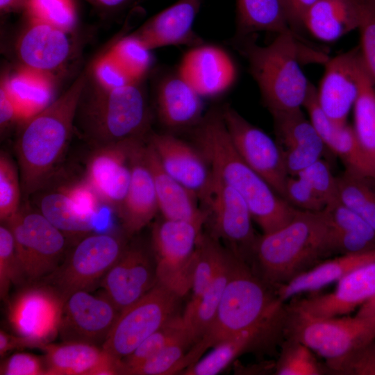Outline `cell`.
<instances>
[{
	"instance_id": "cell-37",
	"label": "cell",
	"mask_w": 375,
	"mask_h": 375,
	"mask_svg": "<svg viewBox=\"0 0 375 375\" xmlns=\"http://www.w3.org/2000/svg\"><path fill=\"white\" fill-rule=\"evenodd\" d=\"M268 333L261 331H247L228 339L213 347L208 354L185 369L183 374H217Z\"/></svg>"
},
{
	"instance_id": "cell-26",
	"label": "cell",
	"mask_w": 375,
	"mask_h": 375,
	"mask_svg": "<svg viewBox=\"0 0 375 375\" xmlns=\"http://www.w3.org/2000/svg\"><path fill=\"white\" fill-rule=\"evenodd\" d=\"M271 114L276 140L290 167L302 168L323 158L328 149L301 108L274 111Z\"/></svg>"
},
{
	"instance_id": "cell-4",
	"label": "cell",
	"mask_w": 375,
	"mask_h": 375,
	"mask_svg": "<svg viewBox=\"0 0 375 375\" xmlns=\"http://www.w3.org/2000/svg\"><path fill=\"white\" fill-rule=\"evenodd\" d=\"M86 83L87 74L83 73L63 94L23 123L15 151L24 194L39 190L62 157Z\"/></svg>"
},
{
	"instance_id": "cell-40",
	"label": "cell",
	"mask_w": 375,
	"mask_h": 375,
	"mask_svg": "<svg viewBox=\"0 0 375 375\" xmlns=\"http://www.w3.org/2000/svg\"><path fill=\"white\" fill-rule=\"evenodd\" d=\"M187 338L193 342L191 332L182 315H176L144 340L131 354L122 359L123 374L170 344Z\"/></svg>"
},
{
	"instance_id": "cell-39",
	"label": "cell",
	"mask_w": 375,
	"mask_h": 375,
	"mask_svg": "<svg viewBox=\"0 0 375 375\" xmlns=\"http://www.w3.org/2000/svg\"><path fill=\"white\" fill-rule=\"evenodd\" d=\"M40 212L62 233H83L92 231L97 223L79 215L67 195L59 188L44 195Z\"/></svg>"
},
{
	"instance_id": "cell-42",
	"label": "cell",
	"mask_w": 375,
	"mask_h": 375,
	"mask_svg": "<svg viewBox=\"0 0 375 375\" xmlns=\"http://www.w3.org/2000/svg\"><path fill=\"white\" fill-rule=\"evenodd\" d=\"M193 342L187 338L175 342L140 365L129 369L130 375H169L183 370V362Z\"/></svg>"
},
{
	"instance_id": "cell-12",
	"label": "cell",
	"mask_w": 375,
	"mask_h": 375,
	"mask_svg": "<svg viewBox=\"0 0 375 375\" xmlns=\"http://www.w3.org/2000/svg\"><path fill=\"white\" fill-rule=\"evenodd\" d=\"M65 299L51 285H33L10 301L8 322L28 347H40L59 334Z\"/></svg>"
},
{
	"instance_id": "cell-17",
	"label": "cell",
	"mask_w": 375,
	"mask_h": 375,
	"mask_svg": "<svg viewBox=\"0 0 375 375\" xmlns=\"http://www.w3.org/2000/svg\"><path fill=\"white\" fill-rule=\"evenodd\" d=\"M333 291L293 302L288 309L312 317L349 315L375 295V258L337 281Z\"/></svg>"
},
{
	"instance_id": "cell-45",
	"label": "cell",
	"mask_w": 375,
	"mask_h": 375,
	"mask_svg": "<svg viewBox=\"0 0 375 375\" xmlns=\"http://www.w3.org/2000/svg\"><path fill=\"white\" fill-rule=\"evenodd\" d=\"M26 281L15 246L12 233L8 226H0V296L6 301L12 285Z\"/></svg>"
},
{
	"instance_id": "cell-43",
	"label": "cell",
	"mask_w": 375,
	"mask_h": 375,
	"mask_svg": "<svg viewBox=\"0 0 375 375\" xmlns=\"http://www.w3.org/2000/svg\"><path fill=\"white\" fill-rule=\"evenodd\" d=\"M24 14L71 33L78 13L75 0H29Z\"/></svg>"
},
{
	"instance_id": "cell-52",
	"label": "cell",
	"mask_w": 375,
	"mask_h": 375,
	"mask_svg": "<svg viewBox=\"0 0 375 375\" xmlns=\"http://www.w3.org/2000/svg\"><path fill=\"white\" fill-rule=\"evenodd\" d=\"M60 189L67 195L79 215L97 223L101 199L86 181Z\"/></svg>"
},
{
	"instance_id": "cell-23",
	"label": "cell",
	"mask_w": 375,
	"mask_h": 375,
	"mask_svg": "<svg viewBox=\"0 0 375 375\" xmlns=\"http://www.w3.org/2000/svg\"><path fill=\"white\" fill-rule=\"evenodd\" d=\"M201 0H178L131 33L149 49L172 45L194 47L203 40L193 30Z\"/></svg>"
},
{
	"instance_id": "cell-44",
	"label": "cell",
	"mask_w": 375,
	"mask_h": 375,
	"mask_svg": "<svg viewBox=\"0 0 375 375\" xmlns=\"http://www.w3.org/2000/svg\"><path fill=\"white\" fill-rule=\"evenodd\" d=\"M109 51L135 81H141L152 65L151 50L131 34L120 39Z\"/></svg>"
},
{
	"instance_id": "cell-61",
	"label": "cell",
	"mask_w": 375,
	"mask_h": 375,
	"mask_svg": "<svg viewBox=\"0 0 375 375\" xmlns=\"http://www.w3.org/2000/svg\"><path fill=\"white\" fill-rule=\"evenodd\" d=\"M363 3L375 10V0H360Z\"/></svg>"
},
{
	"instance_id": "cell-14",
	"label": "cell",
	"mask_w": 375,
	"mask_h": 375,
	"mask_svg": "<svg viewBox=\"0 0 375 375\" xmlns=\"http://www.w3.org/2000/svg\"><path fill=\"white\" fill-rule=\"evenodd\" d=\"M202 203L208 211L212 234L227 242L229 249L243 260L248 253L253 255L258 238L251 213L243 198L212 174L210 188Z\"/></svg>"
},
{
	"instance_id": "cell-50",
	"label": "cell",
	"mask_w": 375,
	"mask_h": 375,
	"mask_svg": "<svg viewBox=\"0 0 375 375\" xmlns=\"http://www.w3.org/2000/svg\"><path fill=\"white\" fill-rule=\"evenodd\" d=\"M93 72L99 87L105 90L116 89L138 82L128 75L110 51L97 60Z\"/></svg>"
},
{
	"instance_id": "cell-32",
	"label": "cell",
	"mask_w": 375,
	"mask_h": 375,
	"mask_svg": "<svg viewBox=\"0 0 375 375\" xmlns=\"http://www.w3.org/2000/svg\"><path fill=\"white\" fill-rule=\"evenodd\" d=\"M374 258L375 250L362 253L340 255L320 262L299 274L286 283L274 288V292L283 303L298 294L316 291L337 282L353 269Z\"/></svg>"
},
{
	"instance_id": "cell-29",
	"label": "cell",
	"mask_w": 375,
	"mask_h": 375,
	"mask_svg": "<svg viewBox=\"0 0 375 375\" xmlns=\"http://www.w3.org/2000/svg\"><path fill=\"white\" fill-rule=\"evenodd\" d=\"M144 155L153 176L158 209L162 217L170 220L207 222L208 211L200 206L199 197L164 169L149 142L145 144Z\"/></svg>"
},
{
	"instance_id": "cell-27",
	"label": "cell",
	"mask_w": 375,
	"mask_h": 375,
	"mask_svg": "<svg viewBox=\"0 0 375 375\" xmlns=\"http://www.w3.org/2000/svg\"><path fill=\"white\" fill-rule=\"evenodd\" d=\"M144 147L145 143L141 140L134 149L128 188L117 210L122 226L128 235L141 231L159 211L153 176L144 155Z\"/></svg>"
},
{
	"instance_id": "cell-58",
	"label": "cell",
	"mask_w": 375,
	"mask_h": 375,
	"mask_svg": "<svg viewBox=\"0 0 375 375\" xmlns=\"http://www.w3.org/2000/svg\"><path fill=\"white\" fill-rule=\"evenodd\" d=\"M91 5L101 10L116 11L121 10L133 0H85Z\"/></svg>"
},
{
	"instance_id": "cell-51",
	"label": "cell",
	"mask_w": 375,
	"mask_h": 375,
	"mask_svg": "<svg viewBox=\"0 0 375 375\" xmlns=\"http://www.w3.org/2000/svg\"><path fill=\"white\" fill-rule=\"evenodd\" d=\"M360 2L361 21L358 29L360 36L359 48L364 64L375 81V10Z\"/></svg>"
},
{
	"instance_id": "cell-15",
	"label": "cell",
	"mask_w": 375,
	"mask_h": 375,
	"mask_svg": "<svg viewBox=\"0 0 375 375\" xmlns=\"http://www.w3.org/2000/svg\"><path fill=\"white\" fill-rule=\"evenodd\" d=\"M142 138L97 144L88 160L85 181L116 211L128 188L134 149Z\"/></svg>"
},
{
	"instance_id": "cell-60",
	"label": "cell",
	"mask_w": 375,
	"mask_h": 375,
	"mask_svg": "<svg viewBox=\"0 0 375 375\" xmlns=\"http://www.w3.org/2000/svg\"><path fill=\"white\" fill-rule=\"evenodd\" d=\"M356 315L375 321V295L358 308Z\"/></svg>"
},
{
	"instance_id": "cell-6",
	"label": "cell",
	"mask_w": 375,
	"mask_h": 375,
	"mask_svg": "<svg viewBox=\"0 0 375 375\" xmlns=\"http://www.w3.org/2000/svg\"><path fill=\"white\" fill-rule=\"evenodd\" d=\"M288 337L308 346L323 358L327 368L336 372L357 351L375 340V321L358 315L319 318L287 308Z\"/></svg>"
},
{
	"instance_id": "cell-9",
	"label": "cell",
	"mask_w": 375,
	"mask_h": 375,
	"mask_svg": "<svg viewBox=\"0 0 375 375\" xmlns=\"http://www.w3.org/2000/svg\"><path fill=\"white\" fill-rule=\"evenodd\" d=\"M180 298L157 283L140 299L119 312L102 347L122 360L176 315Z\"/></svg>"
},
{
	"instance_id": "cell-13",
	"label": "cell",
	"mask_w": 375,
	"mask_h": 375,
	"mask_svg": "<svg viewBox=\"0 0 375 375\" xmlns=\"http://www.w3.org/2000/svg\"><path fill=\"white\" fill-rule=\"evenodd\" d=\"M221 110L225 126L239 155L283 198L289 175L279 144L231 106H225Z\"/></svg>"
},
{
	"instance_id": "cell-21",
	"label": "cell",
	"mask_w": 375,
	"mask_h": 375,
	"mask_svg": "<svg viewBox=\"0 0 375 375\" xmlns=\"http://www.w3.org/2000/svg\"><path fill=\"white\" fill-rule=\"evenodd\" d=\"M158 283L155 260L140 247L126 248L101 279L104 294L120 312Z\"/></svg>"
},
{
	"instance_id": "cell-31",
	"label": "cell",
	"mask_w": 375,
	"mask_h": 375,
	"mask_svg": "<svg viewBox=\"0 0 375 375\" xmlns=\"http://www.w3.org/2000/svg\"><path fill=\"white\" fill-rule=\"evenodd\" d=\"M1 83L16 103L22 124L55 99L53 76L22 65L2 76Z\"/></svg>"
},
{
	"instance_id": "cell-59",
	"label": "cell",
	"mask_w": 375,
	"mask_h": 375,
	"mask_svg": "<svg viewBox=\"0 0 375 375\" xmlns=\"http://www.w3.org/2000/svg\"><path fill=\"white\" fill-rule=\"evenodd\" d=\"M29 0H0V10L3 13L24 12Z\"/></svg>"
},
{
	"instance_id": "cell-22",
	"label": "cell",
	"mask_w": 375,
	"mask_h": 375,
	"mask_svg": "<svg viewBox=\"0 0 375 375\" xmlns=\"http://www.w3.org/2000/svg\"><path fill=\"white\" fill-rule=\"evenodd\" d=\"M39 348L44 353L47 375L122 374V360L97 344L64 341Z\"/></svg>"
},
{
	"instance_id": "cell-18",
	"label": "cell",
	"mask_w": 375,
	"mask_h": 375,
	"mask_svg": "<svg viewBox=\"0 0 375 375\" xmlns=\"http://www.w3.org/2000/svg\"><path fill=\"white\" fill-rule=\"evenodd\" d=\"M359 46L328 58L317 88L318 103L335 123H347V117L359 90V72L362 64Z\"/></svg>"
},
{
	"instance_id": "cell-5",
	"label": "cell",
	"mask_w": 375,
	"mask_h": 375,
	"mask_svg": "<svg viewBox=\"0 0 375 375\" xmlns=\"http://www.w3.org/2000/svg\"><path fill=\"white\" fill-rule=\"evenodd\" d=\"M328 225L320 212L298 209L283 227L258 238L253 256L260 278L273 289L328 256Z\"/></svg>"
},
{
	"instance_id": "cell-20",
	"label": "cell",
	"mask_w": 375,
	"mask_h": 375,
	"mask_svg": "<svg viewBox=\"0 0 375 375\" xmlns=\"http://www.w3.org/2000/svg\"><path fill=\"white\" fill-rule=\"evenodd\" d=\"M148 142L164 169L203 201L212 173L201 151L171 133H153Z\"/></svg>"
},
{
	"instance_id": "cell-19",
	"label": "cell",
	"mask_w": 375,
	"mask_h": 375,
	"mask_svg": "<svg viewBox=\"0 0 375 375\" xmlns=\"http://www.w3.org/2000/svg\"><path fill=\"white\" fill-rule=\"evenodd\" d=\"M24 15L25 26L15 46L22 66L53 76L64 67L72 54L70 33Z\"/></svg>"
},
{
	"instance_id": "cell-57",
	"label": "cell",
	"mask_w": 375,
	"mask_h": 375,
	"mask_svg": "<svg viewBox=\"0 0 375 375\" xmlns=\"http://www.w3.org/2000/svg\"><path fill=\"white\" fill-rule=\"evenodd\" d=\"M28 347L22 338L17 335H12L3 330L0 331V356H5L9 351L16 349Z\"/></svg>"
},
{
	"instance_id": "cell-36",
	"label": "cell",
	"mask_w": 375,
	"mask_h": 375,
	"mask_svg": "<svg viewBox=\"0 0 375 375\" xmlns=\"http://www.w3.org/2000/svg\"><path fill=\"white\" fill-rule=\"evenodd\" d=\"M233 256V253L228 249L192 316L185 322L191 332L193 344L203 336L215 318L230 276Z\"/></svg>"
},
{
	"instance_id": "cell-56",
	"label": "cell",
	"mask_w": 375,
	"mask_h": 375,
	"mask_svg": "<svg viewBox=\"0 0 375 375\" xmlns=\"http://www.w3.org/2000/svg\"><path fill=\"white\" fill-rule=\"evenodd\" d=\"M317 0H285L292 26L295 30L301 28L302 17L307 9Z\"/></svg>"
},
{
	"instance_id": "cell-30",
	"label": "cell",
	"mask_w": 375,
	"mask_h": 375,
	"mask_svg": "<svg viewBox=\"0 0 375 375\" xmlns=\"http://www.w3.org/2000/svg\"><path fill=\"white\" fill-rule=\"evenodd\" d=\"M360 21L359 0H317L303 14L301 27L320 41L332 42L358 29Z\"/></svg>"
},
{
	"instance_id": "cell-38",
	"label": "cell",
	"mask_w": 375,
	"mask_h": 375,
	"mask_svg": "<svg viewBox=\"0 0 375 375\" xmlns=\"http://www.w3.org/2000/svg\"><path fill=\"white\" fill-rule=\"evenodd\" d=\"M374 179L350 170L337 176V198L375 229Z\"/></svg>"
},
{
	"instance_id": "cell-34",
	"label": "cell",
	"mask_w": 375,
	"mask_h": 375,
	"mask_svg": "<svg viewBox=\"0 0 375 375\" xmlns=\"http://www.w3.org/2000/svg\"><path fill=\"white\" fill-rule=\"evenodd\" d=\"M353 112V131L375 171V81L363 60L359 72L358 94Z\"/></svg>"
},
{
	"instance_id": "cell-33",
	"label": "cell",
	"mask_w": 375,
	"mask_h": 375,
	"mask_svg": "<svg viewBox=\"0 0 375 375\" xmlns=\"http://www.w3.org/2000/svg\"><path fill=\"white\" fill-rule=\"evenodd\" d=\"M236 21L235 37L262 31L296 33L285 0H236Z\"/></svg>"
},
{
	"instance_id": "cell-55",
	"label": "cell",
	"mask_w": 375,
	"mask_h": 375,
	"mask_svg": "<svg viewBox=\"0 0 375 375\" xmlns=\"http://www.w3.org/2000/svg\"><path fill=\"white\" fill-rule=\"evenodd\" d=\"M15 122L21 123L18 108L6 88L0 83L1 131H3Z\"/></svg>"
},
{
	"instance_id": "cell-16",
	"label": "cell",
	"mask_w": 375,
	"mask_h": 375,
	"mask_svg": "<svg viewBox=\"0 0 375 375\" xmlns=\"http://www.w3.org/2000/svg\"><path fill=\"white\" fill-rule=\"evenodd\" d=\"M119 314L105 294L76 291L65 301L59 334L64 341L103 344Z\"/></svg>"
},
{
	"instance_id": "cell-53",
	"label": "cell",
	"mask_w": 375,
	"mask_h": 375,
	"mask_svg": "<svg viewBox=\"0 0 375 375\" xmlns=\"http://www.w3.org/2000/svg\"><path fill=\"white\" fill-rule=\"evenodd\" d=\"M1 375H47L45 361L29 353H16L1 364Z\"/></svg>"
},
{
	"instance_id": "cell-49",
	"label": "cell",
	"mask_w": 375,
	"mask_h": 375,
	"mask_svg": "<svg viewBox=\"0 0 375 375\" xmlns=\"http://www.w3.org/2000/svg\"><path fill=\"white\" fill-rule=\"evenodd\" d=\"M284 199L294 208L310 212H320L326 203L301 177L288 176L284 192Z\"/></svg>"
},
{
	"instance_id": "cell-10",
	"label": "cell",
	"mask_w": 375,
	"mask_h": 375,
	"mask_svg": "<svg viewBox=\"0 0 375 375\" xmlns=\"http://www.w3.org/2000/svg\"><path fill=\"white\" fill-rule=\"evenodd\" d=\"M26 281L35 283L58 267L65 239L41 212L19 210L6 222Z\"/></svg>"
},
{
	"instance_id": "cell-11",
	"label": "cell",
	"mask_w": 375,
	"mask_h": 375,
	"mask_svg": "<svg viewBox=\"0 0 375 375\" xmlns=\"http://www.w3.org/2000/svg\"><path fill=\"white\" fill-rule=\"evenodd\" d=\"M126 247L111 234H93L81 240L64 263L47 278L65 300L72 293L87 290L102 279Z\"/></svg>"
},
{
	"instance_id": "cell-54",
	"label": "cell",
	"mask_w": 375,
	"mask_h": 375,
	"mask_svg": "<svg viewBox=\"0 0 375 375\" xmlns=\"http://www.w3.org/2000/svg\"><path fill=\"white\" fill-rule=\"evenodd\" d=\"M336 372L341 374L375 375V340L346 360Z\"/></svg>"
},
{
	"instance_id": "cell-1",
	"label": "cell",
	"mask_w": 375,
	"mask_h": 375,
	"mask_svg": "<svg viewBox=\"0 0 375 375\" xmlns=\"http://www.w3.org/2000/svg\"><path fill=\"white\" fill-rule=\"evenodd\" d=\"M193 136L212 174L243 198L263 234L283 227L294 218L298 209L280 197L239 155L221 110L203 116L194 127Z\"/></svg>"
},
{
	"instance_id": "cell-24",
	"label": "cell",
	"mask_w": 375,
	"mask_h": 375,
	"mask_svg": "<svg viewBox=\"0 0 375 375\" xmlns=\"http://www.w3.org/2000/svg\"><path fill=\"white\" fill-rule=\"evenodd\" d=\"M177 71L202 97L223 93L236 76L232 60L222 49L203 44L185 54Z\"/></svg>"
},
{
	"instance_id": "cell-46",
	"label": "cell",
	"mask_w": 375,
	"mask_h": 375,
	"mask_svg": "<svg viewBox=\"0 0 375 375\" xmlns=\"http://www.w3.org/2000/svg\"><path fill=\"white\" fill-rule=\"evenodd\" d=\"M20 176L12 160L4 152L0 155V219L7 222L19 210Z\"/></svg>"
},
{
	"instance_id": "cell-7",
	"label": "cell",
	"mask_w": 375,
	"mask_h": 375,
	"mask_svg": "<svg viewBox=\"0 0 375 375\" xmlns=\"http://www.w3.org/2000/svg\"><path fill=\"white\" fill-rule=\"evenodd\" d=\"M141 81L94 92L85 112L88 131L97 144L143 138L151 114Z\"/></svg>"
},
{
	"instance_id": "cell-28",
	"label": "cell",
	"mask_w": 375,
	"mask_h": 375,
	"mask_svg": "<svg viewBox=\"0 0 375 375\" xmlns=\"http://www.w3.org/2000/svg\"><path fill=\"white\" fill-rule=\"evenodd\" d=\"M201 98L178 71L162 76L156 87L160 123L170 131L194 127L203 118Z\"/></svg>"
},
{
	"instance_id": "cell-8",
	"label": "cell",
	"mask_w": 375,
	"mask_h": 375,
	"mask_svg": "<svg viewBox=\"0 0 375 375\" xmlns=\"http://www.w3.org/2000/svg\"><path fill=\"white\" fill-rule=\"evenodd\" d=\"M206 222L163 218L152 228L158 283L181 298L191 290L197 247Z\"/></svg>"
},
{
	"instance_id": "cell-2",
	"label": "cell",
	"mask_w": 375,
	"mask_h": 375,
	"mask_svg": "<svg viewBox=\"0 0 375 375\" xmlns=\"http://www.w3.org/2000/svg\"><path fill=\"white\" fill-rule=\"evenodd\" d=\"M274 290L233 253L230 276L215 318L203 336L187 351L183 370L209 349L247 331L272 333L286 312Z\"/></svg>"
},
{
	"instance_id": "cell-35",
	"label": "cell",
	"mask_w": 375,
	"mask_h": 375,
	"mask_svg": "<svg viewBox=\"0 0 375 375\" xmlns=\"http://www.w3.org/2000/svg\"><path fill=\"white\" fill-rule=\"evenodd\" d=\"M228 249L212 234L202 233L197 247L191 290L192 294L182 315L186 322L213 279Z\"/></svg>"
},
{
	"instance_id": "cell-41",
	"label": "cell",
	"mask_w": 375,
	"mask_h": 375,
	"mask_svg": "<svg viewBox=\"0 0 375 375\" xmlns=\"http://www.w3.org/2000/svg\"><path fill=\"white\" fill-rule=\"evenodd\" d=\"M315 353L301 342L288 337L275 367L278 375H320L325 367L317 360Z\"/></svg>"
},
{
	"instance_id": "cell-25",
	"label": "cell",
	"mask_w": 375,
	"mask_h": 375,
	"mask_svg": "<svg viewBox=\"0 0 375 375\" xmlns=\"http://www.w3.org/2000/svg\"><path fill=\"white\" fill-rule=\"evenodd\" d=\"M303 108L328 151L338 156L345 169L375 180V171L363 151L353 126L333 122L321 109L317 88L311 83Z\"/></svg>"
},
{
	"instance_id": "cell-48",
	"label": "cell",
	"mask_w": 375,
	"mask_h": 375,
	"mask_svg": "<svg viewBox=\"0 0 375 375\" xmlns=\"http://www.w3.org/2000/svg\"><path fill=\"white\" fill-rule=\"evenodd\" d=\"M303 179L326 203L337 199V176H334L328 162L319 158L297 175Z\"/></svg>"
},
{
	"instance_id": "cell-47",
	"label": "cell",
	"mask_w": 375,
	"mask_h": 375,
	"mask_svg": "<svg viewBox=\"0 0 375 375\" xmlns=\"http://www.w3.org/2000/svg\"><path fill=\"white\" fill-rule=\"evenodd\" d=\"M322 212L330 226L360 235L375 243V229L338 199L328 203Z\"/></svg>"
},
{
	"instance_id": "cell-3",
	"label": "cell",
	"mask_w": 375,
	"mask_h": 375,
	"mask_svg": "<svg viewBox=\"0 0 375 375\" xmlns=\"http://www.w3.org/2000/svg\"><path fill=\"white\" fill-rule=\"evenodd\" d=\"M255 35L235 36L232 44L247 60L265 106L270 112L302 108L312 83L301 65L324 64L328 57L306 46L296 33L276 34L265 46Z\"/></svg>"
}]
</instances>
